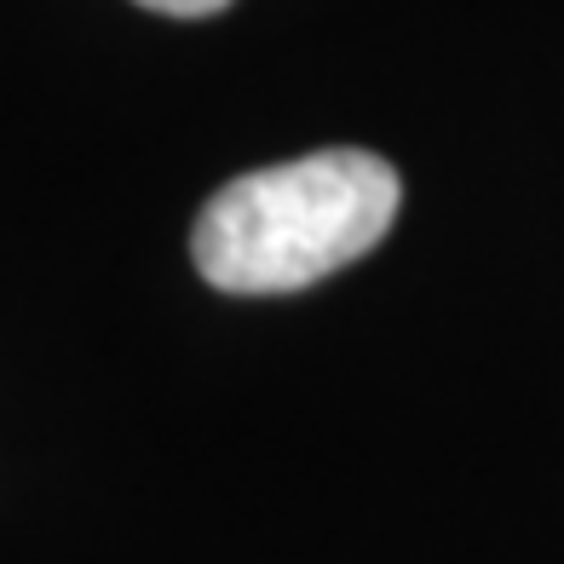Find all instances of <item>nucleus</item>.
<instances>
[{"label": "nucleus", "mask_w": 564, "mask_h": 564, "mask_svg": "<svg viewBox=\"0 0 564 564\" xmlns=\"http://www.w3.org/2000/svg\"><path fill=\"white\" fill-rule=\"evenodd\" d=\"M150 12H167V18H208V12H225L230 0H139Z\"/></svg>", "instance_id": "f03ea898"}, {"label": "nucleus", "mask_w": 564, "mask_h": 564, "mask_svg": "<svg viewBox=\"0 0 564 564\" xmlns=\"http://www.w3.org/2000/svg\"><path fill=\"white\" fill-rule=\"evenodd\" d=\"M398 167L375 150H317L219 185L191 225V260L225 294H294L387 237Z\"/></svg>", "instance_id": "f257e3e1"}]
</instances>
